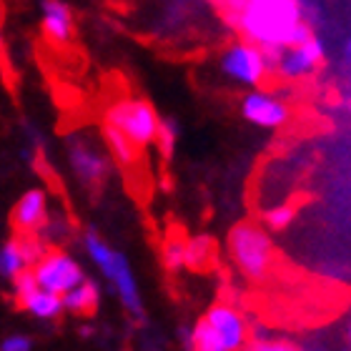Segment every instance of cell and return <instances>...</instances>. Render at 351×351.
<instances>
[{
  "label": "cell",
  "instance_id": "7c38bea8",
  "mask_svg": "<svg viewBox=\"0 0 351 351\" xmlns=\"http://www.w3.org/2000/svg\"><path fill=\"white\" fill-rule=\"evenodd\" d=\"M40 23H43V33L51 43L63 45L73 38L75 21L73 10L66 0H43L40 3Z\"/></svg>",
  "mask_w": 351,
  "mask_h": 351
},
{
  "label": "cell",
  "instance_id": "ffe728a7",
  "mask_svg": "<svg viewBox=\"0 0 351 351\" xmlns=\"http://www.w3.org/2000/svg\"><path fill=\"white\" fill-rule=\"evenodd\" d=\"M296 219V208L291 204H278L263 213V223L269 231H286Z\"/></svg>",
  "mask_w": 351,
  "mask_h": 351
},
{
  "label": "cell",
  "instance_id": "9c48e42d",
  "mask_svg": "<svg viewBox=\"0 0 351 351\" xmlns=\"http://www.w3.org/2000/svg\"><path fill=\"white\" fill-rule=\"evenodd\" d=\"M36 271V278H38V286L40 289H48V291H56V293H68L71 289L81 284L83 278V269L81 263L71 258L68 254L63 251H48L40 261L33 266Z\"/></svg>",
  "mask_w": 351,
  "mask_h": 351
},
{
  "label": "cell",
  "instance_id": "f1b7e54d",
  "mask_svg": "<svg viewBox=\"0 0 351 351\" xmlns=\"http://www.w3.org/2000/svg\"><path fill=\"white\" fill-rule=\"evenodd\" d=\"M346 58H351V38L346 40Z\"/></svg>",
  "mask_w": 351,
  "mask_h": 351
},
{
  "label": "cell",
  "instance_id": "5bb4252c",
  "mask_svg": "<svg viewBox=\"0 0 351 351\" xmlns=\"http://www.w3.org/2000/svg\"><path fill=\"white\" fill-rule=\"evenodd\" d=\"M21 306L28 311V314L38 316V319H58L66 308V301L63 296L56 291H48V289H40L38 286L36 291H30L28 296L21 299Z\"/></svg>",
  "mask_w": 351,
  "mask_h": 351
},
{
  "label": "cell",
  "instance_id": "5b68a950",
  "mask_svg": "<svg viewBox=\"0 0 351 351\" xmlns=\"http://www.w3.org/2000/svg\"><path fill=\"white\" fill-rule=\"evenodd\" d=\"M103 123L116 125L118 131H123L136 146L146 148L156 143V133L161 125V116L156 108L143 98H118L106 108Z\"/></svg>",
  "mask_w": 351,
  "mask_h": 351
},
{
  "label": "cell",
  "instance_id": "484cf974",
  "mask_svg": "<svg viewBox=\"0 0 351 351\" xmlns=\"http://www.w3.org/2000/svg\"><path fill=\"white\" fill-rule=\"evenodd\" d=\"M3 53H5V40H3V30H0V58H3Z\"/></svg>",
  "mask_w": 351,
  "mask_h": 351
},
{
  "label": "cell",
  "instance_id": "30bf717a",
  "mask_svg": "<svg viewBox=\"0 0 351 351\" xmlns=\"http://www.w3.org/2000/svg\"><path fill=\"white\" fill-rule=\"evenodd\" d=\"M206 322L211 324L213 331L219 334V339L223 341V346L231 351H243L251 341V326L246 322V316L226 301L213 304L206 311Z\"/></svg>",
  "mask_w": 351,
  "mask_h": 351
},
{
  "label": "cell",
  "instance_id": "d4e9b609",
  "mask_svg": "<svg viewBox=\"0 0 351 351\" xmlns=\"http://www.w3.org/2000/svg\"><path fill=\"white\" fill-rule=\"evenodd\" d=\"M266 339H271L269 326H263V324H254V326H251V341H266Z\"/></svg>",
  "mask_w": 351,
  "mask_h": 351
},
{
  "label": "cell",
  "instance_id": "f546056e",
  "mask_svg": "<svg viewBox=\"0 0 351 351\" xmlns=\"http://www.w3.org/2000/svg\"><path fill=\"white\" fill-rule=\"evenodd\" d=\"M346 110H349V113H351V95H349V98H346Z\"/></svg>",
  "mask_w": 351,
  "mask_h": 351
},
{
  "label": "cell",
  "instance_id": "44dd1931",
  "mask_svg": "<svg viewBox=\"0 0 351 351\" xmlns=\"http://www.w3.org/2000/svg\"><path fill=\"white\" fill-rule=\"evenodd\" d=\"M18 243H21V251L28 266H36V263L48 254L45 241L38 234H18Z\"/></svg>",
  "mask_w": 351,
  "mask_h": 351
},
{
  "label": "cell",
  "instance_id": "d6986e66",
  "mask_svg": "<svg viewBox=\"0 0 351 351\" xmlns=\"http://www.w3.org/2000/svg\"><path fill=\"white\" fill-rule=\"evenodd\" d=\"M186 241H189V239L176 236V234L163 241L161 258H163V266L169 271H181L183 266H186Z\"/></svg>",
  "mask_w": 351,
  "mask_h": 351
},
{
  "label": "cell",
  "instance_id": "2e32d148",
  "mask_svg": "<svg viewBox=\"0 0 351 351\" xmlns=\"http://www.w3.org/2000/svg\"><path fill=\"white\" fill-rule=\"evenodd\" d=\"M63 301H66L68 311H73V314H90V311H95V306H98V286H95L93 281H86V278H83L75 289L63 293Z\"/></svg>",
  "mask_w": 351,
  "mask_h": 351
},
{
  "label": "cell",
  "instance_id": "cb8c5ba5",
  "mask_svg": "<svg viewBox=\"0 0 351 351\" xmlns=\"http://www.w3.org/2000/svg\"><path fill=\"white\" fill-rule=\"evenodd\" d=\"M0 351H33V341L23 334H13L0 344Z\"/></svg>",
  "mask_w": 351,
  "mask_h": 351
},
{
  "label": "cell",
  "instance_id": "6da1fadb",
  "mask_svg": "<svg viewBox=\"0 0 351 351\" xmlns=\"http://www.w3.org/2000/svg\"><path fill=\"white\" fill-rule=\"evenodd\" d=\"M308 0H216L226 23L241 38L269 53L271 63L278 53L306 40L314 25L306 18Z\"/></svg>",
  "mask_w": 351,
  "mask_h": 351
},
{
  "label": "cell",
  "instance_id": "52a82bcc",
  "mask_svg": "<svg viewBox=\"0 0 351 351\" xmlns=\"http://www.w3.org/2000/svg\"><path fill=\"white\" fill-rule=\"evenodd\" d=\"M326 58V43L322 36H311L296 45H289L274 58V73L281 75L284 81H301L308 78Z\"/></svg>",
  "mask_w": 351,
  "mask_h": 351
},
{
  "label": "cell",
  "instance_id": "7a4b0ae2",
  "mask_svg": "<svg viewBox=\"0 0 351 351\" xmlns=\"http://www.w3.org/2000/svg\"><path fill=\"white\" fill-rule=\"evenodd\" d=\"M228 256L234 266L241 271L254 284L269 281L274 274V263H276V249L266 228H261L254 221H241L228 231L226 239Z\"/></svg>",
  "mask_w": 351,
  "mask_h": 351
},
{
  "label": "cell",
  "instance_id": "8992f818",
  "mask_svg": "<svg viewBox=\"0 0 351 351\" xmlns=\"http://www.w3.org/2000/svg\"><path fill=\"white\" fill-rule=\"evenodd\" d=\"M68 163H71V171L75 173V178L86 189H101L110 173L108 148L103 151L95 141L81 136V133L68 138Z\"/></svg>",
  "mask_w": 351,
  "mask_h": 351
},
{
  "label": "cell",
  "instance_id": "4fadbf2b",
  "mask_svg": "<svg viewBox=\"0 0 351 351\" xmlns=\"http://www.w3.org/2000/svg\"><path fill=\"white\" fill-rule=\"evenodd\" d=\"M101 133H103V146L108 148L110 158H113L121 169H136V166H138L141 151H143V148L136 146L123 131H118L116 125H110V123H103Z\"/></svg>",
  "mask_w": 351,
  "mask_h": 351
},
{
  "label": "cell",
  "instance_id": "e0dca14e",
  "mask_svg": "<svg viewBox=\"0 0 351 351\" xmlns=\"http://www.w3.org/2000/svg\"><path fill=\"white\" fill-rule=\"evenodd\" d=\"M25 269H28V263H25V256H23L18 239L3 243V246H0V274L8 278H15Z\"/></svg>",
  "mask_w": 351,
  "mask_h": 351
},
{
  "label": "cell",
  "instance_id": "603a6c76",
  "mask_svg": "<svg viewBox=\"0 0 351 351\" xmlns=\"http://www.w3.org/2000/svg\"><path fill=\"white\" fill-rule=\"evenodd\" d=\"M246 351H301L293 341L286 339H266V341H249Z\"/></svg>",
  "mask_w": 351,
  "mask_h": 351
},
{
  "label": "cell",
  "instance_id": "9a60e30c",
  "mask_svg": "<svg viewBox=\"0 0 351 351\" xmlns=\"http://www.w3.org/2000/svg\"><path fill=\"white\" fill-rule=\"evenodd\" d=\"M213 256H216V243L211 236L198 234L186 241V266L193 271H206L213 266Z\"/></svg>",
  "mask_w": 351,
  "mask_h": 351
},
{
  "label": "cell",
  "instance_id": "ac0fdd59",
  "mask_svg": "<svg viewBox=\"0 0 351 351\" xmlns=\"http://www.w3.org/2000/svg\"><path fill=\"white\" fill-rule=\"evenodd\" d=\"M178 136H181V125L176 118H161V125H158V133H156V143L154 146L158 148V154L169 161L173 158L176 146H178Z\"/></svg>",
  "mask_w": 351,
  "mask_h": 351
},
{
  "label": "cell",
  "instance_id": "8fae6325",
  "mask_svg": "<svg viewBox=\"0 0 351 351\" xmlns=\"http://www.w3.org/2000/svg\"><path fill=\"white\" fill-rule=\"evenodd\" d=\"M48 219H51V213H48V196L43 189L25 191L10 213V223L18 234H38V231H43Z\"/></svg>",
  "mask_w": 351,
  "mask_h": 351
},
{
  "label": "cell",
  "instance_id": "ba28073f",
  "mask_svg": "<svg viewBox=\"0 0 351 351\" xmlns=\"http://www.w3.org/2000/svg\"><path fill=\"white\" fill-rule=\"evenodd\" d=\"M239 108H241L243 121H249L256 128H266V131H278L291 121L289 103L274 90H263V88H249Z\"/></svg>",
  "mask_w": 351,
  "mask_h": 351
},
{
  "label": "cell",
  "instance_id": "83f0119b",
  "mask_svg": "<svg viewBox=\"0 0 351 351\" xmlns=\"http://www.w3.org/2000/svg\"><path fill=\"white\" fill-rule=\"evenodd\" d=\"M81 334H83V337H88V334H93V329H90V326H83Z\"/></svg>",
  "mask_w": 351,
  "mask_h": 351
},
{
  "label": "cell",
  "instance_id": "3957f363",
  "mask_svg": "<svg viewBox=\"0 0 351 351\" xmlns=\"http://www.w3.org/2000/svg\"><path fill=\"white\" fill-rule=\"evenodd\" d=\"M83 246H86V254L90 256V261L103 271V276L108 278L110 286L116 289L125 311L133 314L136 319H141L143 316V301H141L138 284H136V276H133L128 258L123 254H118L116 249H110L95 231H88L86 239H83Z\"/></svg>",
  "mask_w": 351,
  "mask_h": 351
},
{
  "label": "cell",
  "instance_id": "4dcf8cb0",
  "mask_svg": "<svg viewBox=\"0 0 351 351\" xmlns=\"http://www.w3.org/2000/svg\"><path fill=\"white\" fill-rule=\"evenodd\" d=\"M306 351H319V349H306Z\"/></svg>",
  "mask_w": 351,
  "mask_h": 351
},
{
  "label": "cell",
  "instance_id": "4316f807",
  "mask_svg": "<svg viewBox=\"0 0 351 351\" xmlns=\"http://www.w3.org/2000/svg\"><path fill=\"white\" fill-rule=\"evenodd\" d=\"M346 339H349V344H351V316H349V322H346Z\"/></svg>",
  "mask_w": 351,
  "mask_h": 351
},
{
  "label": "cell",
  "instance_id": "277c9868",
  "mask_svg": "<svg viewBox=\"0 0 351 351\" xmlns=\"http://www.w3.org/2000/svg\"><path fill=\"white\" fill-rule=\"evenodd\" d=\"M219 71L226 81L241 88H258L266 75L274 73L269 53L261 51L246 38H239L231 45H226L219 56Z\"/></svg>",
  "mask_w": 351,
  "mask_h": 351
},
{
  "label": "cell",
  "instance_id": "7402d4cb",
  "mask_svg": "<svg viewBox=\"0 0 351 351\" xmlns=\"http://www.w3.org/2000/svg\"><path fill=\"white\" fill-rule=\"evenodd\" d=\"M38 289V278H36V271H23V274H18V276L13 278V291L15 296H18V301L23 299V296H28L30 291H36Z\"/></svg>",
  "mask_w": 351,
  "mask_h": 351
}]
</instances>
